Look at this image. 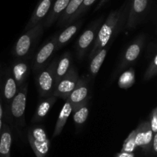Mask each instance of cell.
<instances>
[{"label":"cell","instance_id":"29","mask_svg":"<svg viewBox=\"0 0 157 157\" xmlns=\"http://www.w3.org/2000/svg\"><path fill=\"white\" fill-rule=\"evenodd\" d=\"M150 123L151 130L153 131V134L157 133V108H154L151 112L150 115Z\"/></svg>","mask_w":157,"mask_h":157},{"label":"cell","instance_id":"20","mask_svg":"<svg viewBox=\"0 0 157 157\" xmlns=\"http://www.w3.org/2000/svg\"><path fill=\"white\" fill-rule=\"evenodd\" d=\"M72 111H73V107H72L71 104L67 100H65V103L64 104L59 115H58V118L57 119L56 124H55V129H54L53 137H56L61 134L66 123H67L69 115L71 114Z\"/></svg>","mask_w":157,"mask_h":157},{"label":"cell","instance_id":"24","mask_svg":"<svg viewBox=\"0 0 157 157\" xmlns=\"http://www.w3.org/2000/svg\"><path fill=\"white\" fill-rule=\"evenodd\" d=\"M73 119L76 128H81L87 121L89 115L88 103L78 106L73 109Z\"/></svg>","mask_w":157,"mask_h":157},{"label":"cell","instance_id":"16","mask_svg":"<svg viewBox=\"0 0 157 157\" xmlns=\"http://www.w3.org/2000/svg\"><path fill=\"white\" fill-rule=\"evenodd\" d=\"M57 99L58 98L53 95L41 99L42 100L39 103L35 113H34L33 117H32V123H38L42 121L44 117L48 113L52 106L56 103Z\"/></svg>","mask_w":157,"mask_h":157},{"label":"cell","instance_id":"1","mask_svg":"<svg viewBox=\"0 0 157 157\" xmlns=\"http://www.w3.org/2000/svg\"><path fill=\"white\" fill-rule=\"evenodd\" d=\"M130 5V0H127L121 8L110 12L107 19L98 30L93 47L89 54V59H91L98 51L106 47L122 31L127 22Z\"/></svg>","mask_w":157,"mask_h":157},{"label":"cell","instance_id":"27","mask_svg":"<svg viewBox=\"0 0 157 157\" xmlns=\"http://www.w3.org/2000/svg\"><path fill=\"white\" fill-rule=\"evenodd\" d=\"M157 73V55L155 53L153 55V58L150 60V63H149V66L147 67V71L145 72V75H144V79L146 81L147 80H150L151 78H153V77H155Z\"/></svg>","mask_w":157,"mask_h":157},{"label":"cell","instance_id":"8","mask_svg":"<svg viewBox=\"0 0 157 157\" xmlns=\"http://www.w3.org/2000/svg\"><path fill=\"white\" fill-rule=\"evenodd\" d=\"M57 50V35L52 36L47 42L44 43L38 51L32 61V71L36 73L41 69L45 67L51 57Z\"/></svg>","mask_w":157,"mask_h":157},{"label":"cell","instance_id":"17","mask_svg":"<svg viewBox=\"0 0 157 157\" xmlns=\"http://www.w3.org/2000/svg\"><path fill=\"white\" fill-rule=\"evenodd\" d=\"M70 0H56L52 6L47 17L44 21V28H48L54 24L56 20H58L63 13L64 9H66L67 6Z\"/></svg>","mask_w":157,"mask_h":157},{"label":"cell","instance_id":"26","mask_svg":"<svg viewBox=\"0 0 157 157\" xmlns=\"http://www.w3.org/2000/svg\"><path fill=\"white\" fill-rule=\"evenodd\" d=\"M97 0H84L82 2V4L81 5L79 9H78L76 12L72 15L70 18V19L68 20V22H67L66 26H68V25L72 24L75 22L78 21L80 18L82 17V15L90 9V6H92V5L96 2Z\"/></svg>","mask_w":157,"mask_h":157},{"label":"cell","instance_id":"12","mask_svg":"<svg viewBox=\"0 0 157 157\" xmlns=\"http://www.w3.org/2000/svg\"><path fill=\"white\" fill-rule=\"evenodd\" d=\"M153 135L149 122H141L135 129V143L136 146L142 148L145 153L150 152V149H152Z\"/></svg>","mask_w":157,"mask_h":157},{"label":"cell","instance_id":"4","mask_svg":"<svg viewBox=\"0 0 157 157\" xmlns=\"http://www.w3.org/2000/svg\"><path fill=\"white\" fill-rule=\"evenodd\" d=\"M28 86L29 84L27 83H25L23 86L18 88V90L9 108V112L10 114V119L13 122L16 127L24 128L25 126V112L26 106V99H27Z\"/></svg>","mask_w":157,"mask_h":157},{"label":"cell","instance_id":"32","mask_svg":"<svg viewBox=\"0 0 157 157\" xmlns=\"http://www.w3.org/2000/svg\"><path fill=\"white\" fill-rule=\"evenodd\" d=\"M115 157H135L133 152H121L117 154Z\"/></svg>","mask_w":157,"mask_h":157},{"label":"cell","instance_id":"25","mask_svg":"<svg viewBox=\"0 0 157 157\" xmlns=\"http://www.w3.org/2000/svg\"><path fill=\"white\" fill-rule=\"evenodd\" d=\"M135 83V71L133 68H130L122 72L118 80V86L121 89H128Z\"/></svg>","mask_w":157,"mask_h":157},{"label":"cell","instance_id":"31","mask_svg":"<svg viewBox=\"0 0 157 157\" xmlns=\"http://www.w3.org/2000/svg\"><path fill=\"white\" fill-rule=\"evenodd\" d=\"M152 149L155 154L157 152V133L154 134L153 137V142H152Z\"/></svg>","mask_w":157,"mask_h":157},{"label":"cell","instance_id":"21","mask_svg":"<svg viewBox=\"0 0 157 157\" xmlns=\"http://www.w3.org/2000/svg\"><path fill=\"white\" fill-rule=\"evenodd\" d=\"M82 21H78L74 24L68 25L67 28L59 35H57V50L61 49L65 44H67L71 38L77 33L78 29L81 26Z\"/></svg>","mask_w":157,"mask_h":157},{"label":"cell","instance_id":"3","mask_svg":"<svg viewBox=\"0 0 157 157\" xmlns=\"http://www.w3.org/2000/svg\"><path fill=\"white\" fill-rule=\"evenodd\" d=\"M58 58L35 73V84L41 99L53 95L55 86V68Z\"/></svg>","mask_w":157,"mask_h":157},{"label":"cell","instance_id":"9","mask_svg":"<svg viewBox=\"0 0 157 157\" xmlns=\"http://www.w3.org/2000/svg\"><path fill=\"white\" fill-rule=\"evenodd\" d=\"M79 78L77 69L72 66L67 75L55 83L53 95L57 98L67 99L68 95L76 86Z\"/></svg>","mask_w":157,"mask_h":157},{"label":"cell","instance_id":"30","mask_svg":"<svg viewBox=\"0 0 157 157\" xmlns=\"http://www.w3.org/2000/svg\"><path fill=\"white\" fill-rule=\"evenodd\" d=\"M2 102V99L1 92H0V134H1V131L2 129L3 125V108Z\"/></svg>","mask_w":157,"mask_h":157},{"label":"cell","instance_id":"23","mask_svg":"<svg viewBox=\"0 0 157 157\" xmlns=\"http://www.w3.org/2000/svg\"><path fill=\"white\" fill-rule=\"evenodd\" d=\"M108 49L109 48L107 47V46L103 48L101 50L98 51L96 55L90 59L89 69H90V74L93 76H96L97 74L99 72L100 69H101V66H102L103 62H104V59H105Z\"/></svg>","mask_w":157,"mask_h":157},{"label":"cell","instance_id":"15","mask_svg":"<svg viewBox=\"0 0 157 157\" xmlns=\"http://www.w3.org/2000/svg\"><path fill=\"white\" fill-rule=\"evenodd\" d=\"M30 67L29 63L25 60H18L12 64L11 72L18 88L27 83L30 74Z\"/></svg>","mask_w":157,"mask_h":157},{"label":"cell","instance_id":"6","mask_svg":"<svg viewBox=\"0 0 157 157\" xmlns=\"http://www.w3.org/2000/svg\"><path fill=\"white\" fill-rule=\"evenodd\" d=\"M146 42V35L144 34L138 35L131 43L128 46L123 55L122 58L120 62L117 69L113 72V75H119L122 73L123 71L129 67L133 62H134L140 55L144 44Z\"/></svg>","mask_w":157,"mask_h":157},{"label":"cell","instance_id":"22","mask_svg":"<svg viewBox=\"0 0 157 157\" xmlns=\"http://www.w3.org/2000/svg\"><path fill=\"white\" fill-rule=\"evenodd\" d=\"M84 0H70L66 9L58 18V26H65L71 17L78 11Z\"/></svg>","mask_w":157,"mask_h":157},{"label":"cell","instance_id":"10","mask_svg":"<svg viewBox=\"0 0 157 157\" xmlns=\"http://www.w3.org/2000/svg\"><path fill=\"white\" fill-rule=\"evenodd\" d=\"M149 6V0H130L127 16V29H135L145 18Z\"/></svg>","mask_w":157,"mask_h":157},{"label":"cell","instance_id":"18","mask_svg":"<svg viewBox=\"0 0 157 157\" xmlns=\"http://www.w3.org/2000/svg\"><path fill=\"white\" fill-rule=\"evenodd\" d=\"M12 141L10 127L6 123H3L0 134V157H10Z\"/></svg>","mask_w":157,"mask_h":157},{"label":"cell","instance_id":"2","mask_svg":"<svg viewBox=\"0 0 157 157\" xmlns=\"http://www.w3.org/2000/svg\"><path fill=\"white\" fill-rule=\"evenodd\" d=\"M44 22H41L21 35L15 43L13 49V55L19 58H25L30 55L35 48V44L41 36L44 31Z\"/></svg>","mask_w":157,"mask_h":157},{"label":"cell","instance_id":"7","mask_svg":"<svg viewBox=\"0 0 157 157\" xmlns=\"http://www.w3.org/2000/svg\"><path fill=\"white\" fill-rule=\"evenodd\" d=\"M103 21H104L103 16L94 21L78 38L75 44V49L77 52V56L80 60L84 56L90 46L94 42L97 34L102 25Z\"/></svg>","mask_w":157,"mask_h":157},{"label":"cell","instance_id":"19","mask_svg":"<svg viewBox=\"0 0 157 157\" xmlns=\"http://www.w3.org/2000/svg\"><path fill=\"white\" fill-rule=\"evenodd\" d=\"M72 57L69 52H66L58 59L55 68V83L65 76L71 68Z\"/></svg>","mask_w":157,"mask_h":157},{"label":"cell","instance_id":"33","mask_svg":"<svg viewBox=\"0 0 157 157\" xmlns=\"http://www.w3.org/2000/svg\"><path fill=\"white\" fill-rule=\"evenodd\" d=\"M110 1V0H100V2H98V6H97V7L95 8V11H98L101 8H102L103 6H104V5L106 4V3H107L108 2Z\"/></svg>","mask_w":157,"mask_h":157},{"label":"cell","instance_id":"13","mask_svg":"<svg viewBox=\"0 0 157 157\" xmlns=\"http://www.w3.org/2000/svg\"><path fill=\"white\" fill-rule=\"evenodd\" d=\"M18 90V87L13 78L11 69H7L2 76L0 81V92L2 99L9 107L12 99Z\"/></svg>","mask_w":157,"mask_h":157},{"label":"cell","instance_id":"14","mask_svg":"<svg viewBox=\"0 0 157 157\" xmlns=\"http://www.w3.org/2000/svg\"><path fill=\"white\" fill-rule=\"evenodd\" d=\"M52 1L53 0H39L29 22L25 28V32L33 28L41 22H44V18H46L52 7Z\"/></svg>","mask_w":157,"mask_h":157},{"label":"cell","instance_id":"5","mask_svg":"<svg viewBox=\"0 0 157 157\" xmlns=\"http://www.w3.org/2000/svg\"><path fill=\"white\" fill-rule=\"evenodd\" d=\"M28 139L36 157H45L50 148V140L43 127L32 126L28 130Z\"/></svg>","mask_w":157,"mask_h":157},{"label":"cell","instance_id":"28","mask_svg":"<svg viewBox=\"0 0 157 157\" xmlns=\"http://www.w3.org/2000/svg\"><path fill=\"white\" fill-rule=\"evenodd\" d=\"M137 147L135 143V130L132 131L124 141L121 152H133V151Z\"/></svg>","mask_w":157,"mask_h":157},{"label":"cell","instance_id":"11","mask_svg":"<svg viewBox=\"0 0 157 157\" xmlns=\"http://www.w3.org/2000/svg\"><path fill=\"white\" fill-rule=\"evenodd\" d=\"M66 100L71 104L73 109L78 106L88 103L89 85L87 75H83L82 77L79 78L76 86Z\"/></svg>","mask_w":157,"mask_h":157}]
</instances>
